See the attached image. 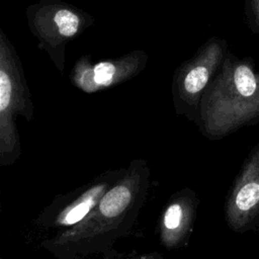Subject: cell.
I'll use <instances>...</instances> for the list:
<instances>
[{"instance_id":"obj_5","label":"cell","mask_w":259,"mask_h":259,"mask_svg":"<svg viewBox=\"0 0 259 259\" xmlns=\"http://www.w3.org/2000/svg\"><path fill=\"white\" fill-rule=\"evenodd\" d=\"M149 60L147 52L135 50L121 57L93 63L91 55L79 58L70 73L71 83L92 94L128 81L142 72Z\"/></svg>"},{"instance_id":"obj_3","label":"cell","mask_w":259,"mask_h":259,"mask_svg":"<svg viewBox=\"0 0 259 259\" xmlns=\"http://www.w3.org/2000/svg\"><path fill=\"white\" fill-rule=\"evenodd\" d=\"M25 14L29 30L37 39V48L47 52L63 74L67 45L92 25L94 18L62 0H39L30 4Z\"/></svg>"},{"instance_id":"obj_9","label":"cell","mask_w":259,"mask_h":259,"mask_svg":"<svg viewBox=\"0 0 259 259\" xmlns=\"http://www.w3.org/2000/svg\"><path fill=\"white\" fill-rule=\"evenodd\" d=\"M245 8L250 26L259 32V0H245Z\"/></svg>"},{"instance_id":"obj_4","label":"cell","mask_w":259,"mask_h":259,"mask_svg":"<svg viewBox=\"0 0 259 259\" xmlns=\"http://www.w3.org/2000/svg\"><path fill=\"white\" fill-rule=\"evenodd\" d=\"M228 54V44L217 36L209 37L194 55L174 72L172 100L177 115L194 123L198 117L202 95Z\"/></svg>"},{"instance_id":"obj_8","label":"cell","mask_w":259,"mask_h":259,"mask_svg":"<svg viewBox=\"0 0 259 259\" xmlns=\"http://www.w3.org/2000/svg\"><path fill=\"white\" fill-rule=\"evenodd\" d=\"M188 219L189 211L185 202L175 200L170 203L164 212L162 222V235L164 242L169 245L176 243L179 237L186 231Z\"/></svg>"},{"instance_id":"obj_2","label":"cell","mask_w":259,"mask_h":259,"mask_svg":"<svg viewBox=\"0 0 259 259\" xmlns=\"http://www.w3.org/2000/svg\"><path fill=\"white\" fill-rule=\"evenodd\" d=\"M27 121L34 105L21 61L14 45L0 28V164L12 165L21 153L16 116Z\"/></svg>"},{"instance_id":"obj_7","label":"cell","mask_w":259,"mask_h":259,"mask_svg":"<svg viewBox=\"0 0 259 259\" xmlns=\"http://www.w3.org/2000/svg\"><path fill=\"white\" fill-rule=\"evenodd\" d=\"M126 172L125 169L109 171L88 187L82 194L70 202L56 218V225L60 228L72 227L82 222L99 204L103 196Z\"/></svg>"},{"instance_id":"obj_1","label":"cell","mask_w":259,"mask_h":259,"mask_svg":"<svg viewBox=\"0 0 259 259\" xmlns=\"http://www.w3.org/2000/svg\"><path fill=\"white\" fill-rule=\"evenodd\" d=\"M259 119V71L251 59L228 52L205 89L195 124L209 140L223 139Z\"/></svg>"},{"instance_id":"obj_6","label":"cell","mask_w":259,"mask_h":259,"mask_svg":"<svg viewBox=\"0 0 259 259\" xmlns=\"http://www.w3.org/2000/svg\"><path fill=\"white\" fill-rule=\"evenodd\" d=\"M259 213V145L251 152L238 175L227 201L229 226L244 229Z\"/></svg>"}]
</instances>
